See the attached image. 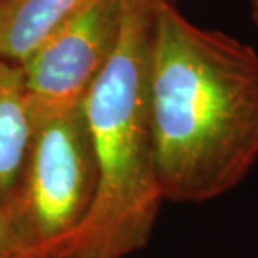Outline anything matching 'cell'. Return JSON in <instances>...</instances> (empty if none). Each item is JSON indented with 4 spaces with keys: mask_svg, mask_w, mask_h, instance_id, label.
Segmentation results:
<instances>
[{
    "mask_svg": "<svg viewBox=\"0 0 258 258\" xmlns=\"http://www.w3.org/2000/svg\"><path fill=\"white\" fill-rule=\"evenodd\" d=\"M124 0H92L22 64L34 117L77 107L109 60Z\"/></svg>",
    "mask_w": 258,
    "mask_h": 258,
    "instance_id": "obj_4",
    "label": "cell"
},
{
    "mask_svg": "<svg viewBox=\"0 0 258 258\" xmlns=\"http://www.w3.org/2000/svg\"><path fill=\"white\" fill-rule=\"evenodd\" d=\"M156 0H124L119 37L82 102L97 164L91 211L62 258H126L148 245L164 203L149 96Z\"/></svg>",
    "mask_w": 258,
    "mask_h": 258,
    "instance_id": "obj_2",
    "label": "cell"
},
{
    "mask_svg": "<svg viewBox=\"0 0 258 258\" xmlns=\"http://www.w3.org/2000/svg\"><path fill=\"white\" fill-rule=\"evenodd\" d=\"M96 188L94 144L81 104L35 119L32 143L5 211L39 258H62L89 215Z\"/></svg>",
    "mask_w": 258,
    "mask_h": 258,
    "instance_id": "obj_3",
    "label": "cell"
},
{
    "mask_svg": "<svg viewBox=\"0 0 258 258\" xmlns=\"http://www.w3.org/2000/svg\"><path fill=\"white\" fill-rule=\"evenodd\" d=\"M151 122L164 201L198 205L236 188L258 163V54L156 0Z\"/></svg>",
    "mask_w": 258,
    "mask_h": 258,
    "instance_id": "obj_1",
    "label": "cell"
},
{
    "mask_svg": "<svg viewBox=\"0 0 258 258\" xmlns=\"http://www.w3.org/2000/svg\"><path fill=\"white\" fill-rule=\"evenodd\" d=\"M251 17L258 25V0H251Z\"/></svg>",
    "mask_w": 258,
    "mask_h": 258,
    "instance_id": "obj_8",
    "label": "cell"
},
{
    "mask_svg": "<svg viewBox=\"0 0 258 258\" xmlns=\"http://www.w3.org/2000/svg\"><path fill=\"white\" fill-rule=\"evenodd\" d=\"M92 0H0V59L22 66Z\"/></svg>",
    "mask_w": 258,
    "mask_h": 258,
    "instance_id": "obj_6",
    "label": "cell"
},
{
    "mask_svg": "<svg viewBox=\"0 0 258 258\" xmlns=\"http://www.w3.org/2000/svg\"><path fill=\"white\" fill-rule=\"evenodd\" d=\"M0 258H39L19 236L4 208H0Z\"/></svg>",
    "mask_w": 258,
    "mask_h": 258,
    "instance_id": "obj_7",
    "label": "cell"
},
{
    "mask_svg": "<svg viewBox=\"0 0 258 258\" xmlns=\"http://www.w3.org/2000/svg\"><path fill=\"white\" fill-rule=\"evenodd\" d=\"M171 2H174V0H171Z\"/></svg>",
    "mask_w": 258,
    "mask_h": 258,
    "instance_id": "obj_9",
    "label": "cell"
},
{
    "mask_svg": "<svg viewBox=\"0 0 258 258\" xmlns=\"http://www.w3.org/2000/svg\"><path fill=\"white\" fill-rule=\"evenodd\" d=\"M35 117L22 66L0 59V208H7L32 143Z\"/></svg>",
    "mask_w": 258,
    "mask_h": 258,
    "instance_id": "obj_5",
    "label": "cell"
}]
</instances>
